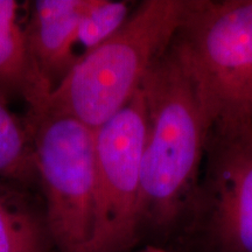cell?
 Segmentation results:
<instances>
[{"mask_svg": "<svg viewBox=\"0 0 252 252\" xmlns=\"http://www.w3.org/2000/svg\"><path fill=\"white\" fill-rule=\"evenodd\" d=\"M18 7L13 0H0V91L21 94L34 112L42 108L52 87L31 54Z\"/></svg>", "mask_w": 252, "mask_h": 252, "instance_id": "obj_8", "label": "cell"}, {"mask_svg": "<svg viewBox=\"0 0 252 252\" xmlns=\"http://www.w3.org/2000/svg\"><path fill=\"white\" fill-rule=\"evenodd\" d=\"M88 0H37L32 5L26 35L31 54L52 89L75 63L77 30Z\"/></svg>", "mask_w": 252, "mask_h": 252, "instance_id": "obj_7", "label": "cell"}, {"mask_svg": "<svg viewBox=\"0 0 252 252\" xmlns=\"http://www.w3.org/2000/svg\"><path fill=\"white\" fill-rule=\"evenodd\" d=\"M202 169L193 208L210 251L252 252V119L210 125Z\"/></svg>", "mask_w": 252, "mask_h": 252, "instance_id": "obj_6", "label": "cell"}, {"mask_svg": "<svg viewBox=\"0 0 252 252\" xmlns=\"http://www.w3.org/2000/svg\"><path fill=\"white\" fill-rule=\"evenodd\" d=\"M147 134L144 93L94 130L96 175L89 252H122L137 238L141 216V160Z\"/></svg>", "mask_w": 252, "mask_h": 252, "instance_id": "obj_5", "label": "cell"}, {"mask_svg": "<svg viewBox=\"0 0 252 252\" xmlns=\"http://www.w3.org/2000/svg\"><path fill=\"white\" fill-rule=\"evenodd\" d=\"M193 1L145 0L115 35L78 58L41 109L68 115L97 130L139 90L169 48Z\"/></svg>", "mask_w": 252, "mask_h": 252, "instance_id": "obj_2", "label": "cell"}, {"mask_svg": "<svg viewBox=\"0 0 252 252\" xmlns=\"http://www.w3.org/2000/svg\"><path fill=\"white\" fill-rule=\"evenodd\" d=\"M140 88L147 113L141 160L143 224L168 230L194 206L210 123L172 46Z\"/></svg>", "mask_w": 252, "mask_h": 252, "instance_id": "obj_1", "label": "cell"}, {"mask_svg": "<svg viewBox=\"0 0 252 252\" xmlns=\"http://www.w3.org/2000/svg\"><path fill=\"white\" fill-rule=\"evenodd\" d=\"M132 12L127 1L88 0L77 30V43L90 52L115 35Z\"/></svg>", "mask_w": 252, "mask_h": 252, "instance_id": "obj_11", "label": "cell"}, {"mask_svg": "<svg viewBox=\"0 0 252 252\" xmlns=\"http://www.w3.org/2000/svg\"><path fill=\"white\" fill-rule=\"evenodd\" d=\"M33 115L35 169L45 191L50 235L62 252H89L96 175L94 130L48 109Z\"/></svg>", "mask_w": 252, "mask_h": 252, "instance_id": "obj_4", "label": "cell"}, {"mask_svg": "<svg viewBox=\"0 0 252 252\" xmlns=\"http://www.w3.org/2000/svg\"><path fill=\"white\" fill-rule=\"evenodd\" d=\"M0 91V178L28 179L36 173L33 143Z\"/></svg>", "mask_w": 252, "mask_h": 252, "instance_id": "obj_9", "label": "cell"}, {"mask_svg": "<svg viewBox=\"0 0 252 252\" xmlns=\"http://www.w3.org/2000/svg\"><path fill=\"white\" fill-rule=\"evenodd\" d=\"M171 46L210 125L252 119V0H194Z\"/></svg>", "mask_w": 252, "mask_h": 252, "instance_id": "obj_3", "label": "cell"}, {"mask_svg": "<svg viewBox=\"0 0 252 252\" xmlns=\"http://www.w3.org/2000/svg\"><path fill=\"white\" fill-rule=\"evenodd\" d=\"M39 222L0 186V252H42Z\"/></svg>", "mask_w": 252, "mask_h": 252, "instance_id": "obj_10", "label": "cell"}]
</instances>
